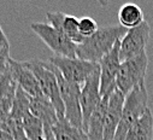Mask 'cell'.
<instances>
[{
	"mask_svg": "<svg viewBox=\"0 0 153 140\" xmlns=\"http://www.w3.org/2000/svg\"><path fill=\"white\" fill-rule=\"evenodd\" d=\"M46 18L48 21V24H51L56 29L64 33L76 45H80L83 42L85 39L79 33V18L77 17L66 15L63 12H47Z\"/></svg>",
	"mask_w": 153,
	"mask_h": 140,
	"instance_id": "cell-13",
	"label": "cell"
},
{
	"mask_svg": "<svg viewBox=\"0 0 153 140\" xmlns=\"http://www.w3.org/2000/svg\"><path fill=\"white\" fill-rule=\"evenodd\" d=\"M127 30L128 29L122 25L98 28V30L93 35L86 38L82 44L77 45L76 57L99 64L100 59L112 50L114 44L124 36Z\"/></svg>",
	"mask_w": 153,
	"mask_h": 140,
	"instance_id": "cell-1",
	"label": "cell"
},
{
	"mask_svg": "<svg viewBox=\"0 0 153 140\" xmlns=\"http://www.w3.org/2000/svg\"><path fill=\"white\" fill-rule=\"evenodd\" d=\"M124 98H126V95L117 88L108 95L106 112H105L102 140H113L114 133H116L117 126H118L121 116H122Z\"/></svg>",
	"mask_w": 153,
	"mask_h": 140,
	"instance_id": "cell-11",
	"label": "cell"
},
{
	"mask_svg": "<svg viewBox=\"0 0 153 140\" xmlns=\"http://www.w3.org/2000/svg\"><path fill=\"white\" fill-rule=\"evenodd\" d=\"M30 29L39 36L46 45L50 47L54 56L59 57H76V45L70 38H68L64 33L56 29L48 23L34 22L30 23Z\"/></svg>",
	"mask_w": 153,
	"mask_h": 140,
	"instance_id": "cell-4",
	"label": "cell"
},
{
	"mask_svg": "<svg viewBox=\"0 0 153 140\" xmlns=\"http://www.w3.org/2000/svg\"><path fill=\"white\" fill-rule=\"evenodd\" d=\"M0 41H1V42H4V44H10V42H9V39H7V36L5 35V33H4L3 28H1V25H0Z\"/></svg>",
	"mask_w": 153,
	"mask_h": 140,
	"instance_id": "cell-25",
	"label": "cell"
},
{
	"mask_svg": "<svg viewBox=\"0 0 153 140\" xmlns=\"http://www.w3.org/2000/svg\"><path fill=\"white\" fill-rule=\"evenodd\" d=\"M9 65L12 77L15 79L17 86H19L23 91H25L30 97L44 95L34 73L29 69L25 62H17L10 58Z\"/></svg>",
	"mask_w": 153,
	"mask_h": 140,
	"instance_id": "cell-12",
	"label": "cell"
},
{
	"mask_svg": "<svg viewBox=\"0 0 153 140\" xmlns=\"http://www.w3.org/2000/svg\"><path fill=\"white\" fill-rule=\"evenodd\" d=\"M98 3L100 4V6L101 7H107V5H108V0H98Z\"/></svg>",
	"mask_w": 153,
	"mask_h": 140,
	"instance_id": "cell-26",
	"label": "cell"
},
{
	"mask_svg": "<svg viewBox=\"0 0 153 140\" xmlns=\"http://www.w3.org/2000/svg\"><path fill=\"white\" fill-rule=\"evenodd\" d=\"M0 140H13V139L11 138V135L7 132L0 129Z\"/></svg>",
	"mask_w": 153,
	"mask_h": 140,
	"instance_id": "cell-24",
	"label": "cell"
},
{
	"mask_svg": "<svg viewBox=\"0 0 153 140\" xmlns=\"http://www.w3.org/2000/svg\"><path fill=\"white\" fill-rule=\"evenodd\" d=\"M51 68L54 71L57 80H58L60 97H62V100L64 104L65 118L76 128L82 129V111H81V104H80L81 86L66 81L60 75L58 69L56 66H53L52 64H51Z\"/></svg>",
	"mask_w": 153,
	"mask_h": 140,
	"instance_id": "cell-6",
	"label": "cell"
},
{
	"mask_svg": "<svg viewBox=\"0 0 153 140\" xmlns=\"http://www.w3.org/2000/svg\"><path fill=\"white\" fill-rule=\"evenodd\" d=\"M126 140H153V114L149 108L131 126Z\"/></svg>",
	"mask_w": 153,
	"mask_h": 140,
	"instance_id": "cell-16",
	"label": "cell"
},
{
	"mask_svg": "<svg viewBox=\"0 0 153 140\" xmlns=\"http://www.w3.org/2000/svg\"><path fill=\"white\" fill-rule=\"evenodd\" d=\"M22 126L29 140H45L42 122L35 116H33L30 112L22 120Z\"/></svg>",
	"mask_w": 153,
	"mask_h": 140,
	"instance_id": "cell-20",
	"label": "cell"
},
{
	"mask_svg": "<svg viewBox=\"0 0 153 140\" xmlns=\"http://www.w3.org/2000/svg\"><path fill=\"white\" fill-rule=\"evenodd\" d=\"M101 101L100 95V70L99 68L93 71L85 83L81 86V94H80V104L82 111V130L86 132L89 117L92 116L93 111L97 109L99 103Z\"/></svg>",
	"mask_w": 153,
	"mask_h": 140,
	"instance_id": "cell-9",
	"label": "cell"
},
{
	"mask_svg": "<svg viewBox=\"0 0 153 140\" xmlns=\"http://www.w3.org/2000/svg\"><path fill=\"white\" fill-rule=\"evenodd\" d=\"M148 93L146 88L145 81L140 82L135 86L124 98L122 116L120 123L114 133L113 140H126L127 133L131 128V126L145 114L147 110Z\"/></svg>",
	"mask_w": 153,
	"mask_h": 140,
	"instance_id": "cell-2",
	"label": "cell"
},
{
	"mask_svg": "<svg viewBox=\"0 0 153 140\" xmlns=\"http://www.w3.org/2000/svg\"><path fill=\"white\" fill-rule=\"evenodd\" d=\"M149 35L151 28L146 21L135 28L128 29L120 41V60L124 62L145 53Z\"/></svg>",
	"mask_w": 153,
	"mask_h": 140,
	"instance_id": "cell-8",
	"label": "cell"
},
{
	"mask_svg": "<svg viewBox=\"0 0 153 140\" xmlns=\"http://www.w3.org/2000/svg\"><path fill=\"white\" fill-rule=\"evenodd\" d=\"M54 140H87L86 133L72 126L66 118L58 120L52 126Z\"/></svg>",
	"mask_w": 153,
	"mask_h": 140,
	"instance_id": "cell-17",
	"label": "cell"
},
{
	"mask_svg": "<svg viewBox=\"0 0 153 140\" xmlns=\"http://www.w3.org/2000/svg\"><path fill=\"white\" fill-rule=\"evenodd\" d=\"M98 30L97 22L91 17H82L79 19V33L83 39L93 35Z\"/></svg>",
	"mask_w": 153,
	"mask_h": 140,
	"instance_id": "cell-21",
	"label": "cell"
},
{
	"mask_svg": "<svg viewBox=\"0 0 153 140\" xmlns=\"http://www.w3.org/2000/svg\"><path fill=\"white\" fill-rule=\"evenodd\" d=\"M121 41V40H120ZM120 41L114 44L112 50L99 62L100 70V95L108 97L116 89V77L120 69Z\"/></svg>",
	"mask_w": 153,
	"mask_h": 140,
	"instance_id": "cell-10",
	"label": "cell"
},
{
	"mask_svg": "<svg viewBox=\"0 0 153 140\" xmlns=\"http://www.w3.org/2000/svg\"><path fill=\"white\" fill-rule=\"evenodd\" d=\"M148 66L147 53H142L134 58L121 62L116 77V87L127 95L135 86L145 81Z\"/></svg>",
	"mask_w": 153,
	"mask_h": 140,
	"instance_id": "cell-5",
	"label": "cell"
},
{
	"mask_svg": "<svg viewBox=\"0 0 153 140\" xmlns=\"http://www.w3.org/2000/svg\"><path fill=\"white\" fill-rule=\"evenodd\" d=\"M29 110L33 116H35L42 122L44 127H52L58 121L57 111L53 104L45 95L30 97Z\"/></svg>",
	"mask_w": 153,
	"mask_h": 140,
	"instance_id": "cell-14",
	"label": "cell"
},
{
	"mask_svg": "<svg viewBox=\"0 0 153 140\" xmlns=\"http://www.w3.org/2000/svg\"><path fill=\"white\" fill-rule=\"evenodd\" d=\"M5 53H10V44H4L0 41V56Z\"/></svg>",
	"mask_w": 153,
	"mask_h": 140,
	"instance_id": "cell-23",
	"label": "cell"
},
{
	"mask_svg": "<svg viewBox=\"0 0 153 140\" xmlns=\"http://www.w3.org/2000/svg\"><path fill=\"white\" fill-rule=\"evenodd\" d=\"M118 21L126 29L135 28L145 21L143 11L134 3H126L118 11Z\"/></svg>",
	"mask_w": 153,
	"mask_h": 140,
	"instance_id": "cell-18",
	"label": "cell"
},
{
	"mask_svg": "<svg viewBox=\"0 0 153 140\" xmlns=\"http://www.w3.org/2000/svg\"><path fill=\"white\" fill-rule=\"evenodd\" d=\"M29 69L34 73L39 86L41 88L42 94L50 99V101L53 104V106L57 111L58 120L65 118V111H64V104L60 97L59 85L57 76L54 71L51 68V64L46 60H39V59H33L25 62Z\"/></svg>",
	"mask_w": 153,
	"mask_h": 140,
	"instance_id": "cell-3",
	"label": "cell"
},
{
	"mask_svg": "<svg viewBox=\"0 0 153 140\" xmlns=\"http://www.w3.org/2000/svg\"><path fill=\"white\" fill-rule=\"evenodd\" d=\"M10 53H5L0 56V77H1L6 70L9 69V60H10Z\"/></svg>",
	"mask_w": 153,
	"mask_h": 140,
	"instance_id": "cell-22",
	"label": "cell"
},
{
	"mask_svg": "<svg viewBox=\"0 0 153 140\" xmlns=\"http://www.w3.org/2000/svg\"><path fill=\"white\" fill-rule=\"evenodd\" d=\"M29 106H30V95L25 91H23L19 86H17L12 100L10 117L17 121H22L24 116H27L30 112Z\"/></svg>",
	"mask_w": 153,
	"mask_h": 140,
	"instance_id": "cell-19",
	"label": "cell"
},
{
	"mask_svg": "<svg viewBox=\"0 0 153 140\" xmlns=\"http://www.w3.org/2000/svg\"><path fill=\"white\" fill-rule=\"evenodd\" d=\"M47 62L58 69L60 75L66 81L80 86H82L87 80V77L99 68L98 63L87 62L77 57L69 58V57L53 56Z\"/></svg>",
	"mask_w": 153,
	"mask_h": 140,
	"instance_id": "cell-7",
	"label": "cell"
},
{
	"mask_svg": "<svg viewBox=\"0 0 153 140\" xmlns=\"http://www.w3.org/2000/svg\"><path fill=\"white\" fill-rule=\"evenodd\" d=\"M107 100H108V97H102L101 101L99 103L97 109L93 111L92 116L89 117L88 126L85 132L87 135V140H102Z\"/></svg>",
	"mask_w": 153,
	"mask_h": 140,
	"instance_id": "cell-15",
	"label": "cell"
}]
</instances>
